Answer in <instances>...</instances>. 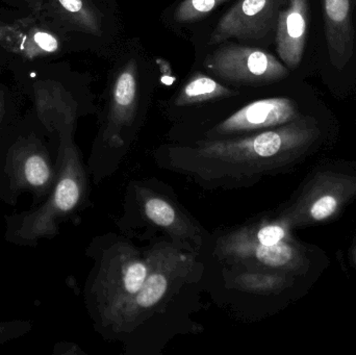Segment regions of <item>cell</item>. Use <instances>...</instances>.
<instances>
[{"instance_id": "6da1fadb", "label": "cell", "mask_w": 356, "mask_h": 355, "mask_svg": "<svg viewBox=\"0 0 356 355\" xmlns=\"http://www.w3.org/2000/svg\"><path fill=\"white\" fill-rule=\"evenodd\" d=\"M149 271L141 289L104 335L129 355H156L179 336L197 333L194 320L207 286L205 256L177 247L168 238L148 236Z\"/></svg>"}, {"instance_id": "7a4b0ae2", "label": "cell", "mask_w": 356, "mask_h": 355, "mask_svg": "<svg viewBox=\"0 0 356 355\" xmlns=\"http://www.w3.org/2000/svg\"><path fill=\"white\" fill-rule=\"evenodd\" d=\"M314 119L298 120L251 135L199 139L156 152V165L207 190L249 188L294 164L317 141Z\"/></svg>"}, {"instance_id": "3957f363", "label": "cell", "mask_w": 356, "mask_h": 355, "mask_svg": "<svg viewBox=\"0 0 356 355\" xmlns=\"http://www.w3.org/2000/svg\"><path fill=\"white\" fill-rule=\"evenodd\" d=\"M75 127L58 133L56 175L54 189L44 201L21 213L6 215L4 239L19 247H37L43 240H54L60 225L74 219L90 204V174L74 142Z\"/></svg>"}, {"instance_id": "277c9868", "label": "cell", "mask_w": 356, "mask_h": 355, "mask_svg": "<svg viewBox=\"0 0 356 355\" xmlns=\"http://www.w3.org/2000/svg\"><path fill=\"white\" fill-rule=\"evenodd\" d=\"M93 267L86 279L83 300L94 329L104 337L123 306L138 293L149 271L145 247L129 236L96 237L87 249Z\"/></svg>"}, {"instance_id": "5b68a950", "label": "cell", "mask_w": 356, "mask_h": 355, "mask_svg": "<svg viewBox=\"0 0 356 355\" xmlns=\"http://www.w3.org/2000/svg\"><path fill=\"white\" fill-rule=\"evenodd\" d=\"M119 225L123 233L164 236L177 247L199 256H207L213 242V236L180 204L172 189L156 179L129 183Z\"/></svg>"}, {"instance_id": "8992f818", "label": "cell", "mask_w": 356, "mask_h": 355, "mask_svg": "<svg viewBox=\"0 0 356 355\" xmlns=\"http://www.w3.org/2000/svg\"><path fill=\"white\" fill-rule=\"evenodd\" d=\"M46 129L38 126H10L0 141V201L15 206L27 193L31 206L47 198L56 181L54 160L45 137Z\"/></svg>"}, {"instance_id": "52a82bcc", "label": "cell", "mask_w": 356, "mask_h": 355, "mask_svg": "<svg viewBox=\"0 0 356 355\" xmlns=\"http://www.w3.org/2000/svg\"><path fill=\"white\" fill-rule=\"evenodd\" d=\"M205 66L221 79L242 85H267L286 79L289 69L259 48L224 46L207 56Z\"/></svg>"}, {"instance_id": "ba28073f", "label": "cell", "mask_w": 356, "mask_h": 355, "mask_svg": "<svg viewBox=\"0 0 356 355\" xmlns=\"http://www.w3.org/2000/svg\"><path fill=\"white\" fill-rule=\"evenodd\" d=\"M301 117L296 102L290 98L255 100L211 127L203 139H225L251 135L288 124Z\"/></svg>"}, {"instance_id": "9c48e42d", "label": "cell", "mask_w": 356, "mask_h": 355, "mask_svg": "<svg viewBox=\"0 0 356 355\" xmlns=\"http://www.w3.org/2000/svg\"><path fill=\"white\" fill-rule=\"evenodd\" d=\"M289 0H240L223 15L209 44L228 39L261 40L276 31L278 16Z\"/></svg>"}, {"instance_id": "30bf717a", "label": "cell", "mask_w": 356, "mask_h": 355, "mask_svg": "<svg viewBox=\"0 0 356 355\" xmlns=\"http://www.w3.org/2000/svg\"><path fill=\"white\" fill-rule=\"evenodd\" d=\"M220 289L215 296L223 302L232 298L271 297L278 295L293 285L294 275L280 271L238 268L219 265Z\"/></svg>"}, {"instance_id": "8fae6325", "label": "cell", "mask_w": 356, "mask_h": 355, "mask_svg": "<svg viewBox=\"0 0 356 355\" xmlns=\"http://www.w3.org/2000/svg\"><path fill=\"white\" fill-rule=\"evenodd\" d=\"M309 0H289L280 10L276 25V49L288 69L300 65L309 31Z\"/></svg>"}, {"instance_id": "7c38bea8", "label": "cell", "mask_w": 356, "mask_h": 355, "mask_svg": "<svg viewBox=\"0 0 356 355\" xmlns=\"http://www.w3.org/2000/svg\"><path fill=\"white\" fill-rule=\"evenodd\" d=\"M35 118L48 135L58 133L64 127H75L79 104L60 83L39 81L33 85Z\"/></svg>"}, {"instance_id": "4fadbf2b", "label": "cell", "mask_w": 356, "mask_h": 355, "mask_svg": "<svg viewBox=\"0 0 356 355\" xmlns=\"http://www.w3.org/2000/svg\"><path fill=\"white\" fill-rule=\"evenodd\" d=\"M323 20L330 63L343 70L355 53L351 0H323Z\"/></svg>"}, {"instance_id": "5bb4252c", "label": "cell", "mask_w": 356, "mask_h": 355, "mask_svg": "<svg viewBox=\"0 0 356 355\" xmlns=\"http://www.w3.org/2000/svg\"><path fill=\"white\" fill-rule=\"evenodd\" d=\"M349 179H336L324 188L305 194L300 200L280 213L291 227L307 222H321L334 217L348 198Z\"/></svg>"}, {"instance_id": "9a60e30c", "label": "cell", "mask_w": 356, "mask_h": 355, "mask_svg": "<svg viewBox=\"0 0 356 355\" xmlns=\"http://www.w3.org/2000/svg\"><path fill=\"white\" fill-rule=\"evenodd\" d=\"M41 2L42 10L47 8L50 15L69 29L89 35H102V16L89 0H41Z\"/></svg>"}, {"instance_id": "2e32d148", "label": "cell", "mask_w": 356, "mask_h": 355, "mask_svg": "<svg viewBox=\"0 0 356 355\" xmlns=\"http://www.w3.org/2000/svg\"><path fill=\"white\" fill-rule=\"evenodd\" d=\"M33 21L35 18L19 28L1 47L31 60L58 52L60 47L58 35L44 26L33 24Z\"/></svg>"}, {"instance_id": "e0dca14e", "label": "cell", "mask_w": 356, "mask_h": 355, "mask_svg": "<svg viewBox=\"0 0 356 355\" xmlns=\"http://www.w3.org/2000/svg\"><path fill=\"white\" fill-rule=\"evenodd\" d=\"M234 94L236 92L224 87L211 77L196 73L182 88L175 104L177 106H188L218 98L227 97Z\"/></svg>"}, {"instance_id": "ac0fdd59", "label": "cell", "mask_w": 356, "mask_h": 355, "mask_svg": "<svg viewBox=\"0 0 356 355\" xmlns=\"http://www.w3.org/2000/svg\"><path fill=\"white\" fill-rule=\"evenodd\" d=\"M227 0H184L175 12V20L179 23L194 22L205 18Z\"/></svg>"}, {"instance_id": "d6986e66", "label": "cell", "mask_w": 356, "mask_h": 355, "mask_svg": "<svg viewBox=\"0 0 356 355\" xmlns=\"http://www.w3.org/2000/svg\"><path fill=\"white\" fill-rule=\"evenodd\" d=\"M33 323L31 320L0 321V345L24 337L33 331Z\"/></svg>"}, {"instance_id": "ffe728a7", "label": "cell", "mask_w": 356, "mask_h": 355, "mask_svg": "<svg viewBox=\"0 0 356 355\" xmlns=\"http://www.w3.org/2000/svg\"><path fill=\"white\" fill-rule=\"evenodd\" d=\"M33 18H24L13 23H0V46L3 45L19 28L24 26Z\"/></svg>"}, {"instance_id": "44dd1931", "label": "cell", "mask_w": 356, "mask_h": 355, "mask_svg": "<svg viewBox=\"0 0 356 355\" xmlns=\"http://www.w3.org/2000/svg\"><path fill=\"white\" fill-rule=\"evenodd\" d=\"M10 122H12V117H10V110L8 108L6 97H4V94L0 92V141H1L4 133L12 126Z\"/></svg>"}, {"instance_id": "7402d4cb", "label": "cell", "mask_w": 356, "mask_h": 355, "mask_svg": "<svg viewBox=\"0 0 356 355\" xmlns=\"http://www.w3.org/2000/svg\"><path fill=\"white\" fill-rule=\"evenodd\" d=\"M54 355H86V352L72 342L60 341L54 346Z\"/></svg>"}, {"instance_id": "603a6c76", "label": "cell", "mask_w": 356, "mask_h": 355, "mask_svg": "<svg viewBox=\"0 0 356 355\" xmlns=\"http://www.w3.org/2000/svg\"><path fill=\"white\" fill-rule=\"evenodd\" d=\"M29 4V8L33 10L35 14H39L42 10V2L41 0H23Z\"/></svg>"}]
</instances>
